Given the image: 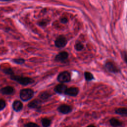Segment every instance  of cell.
<instances>
[{
    "mask_svg": "<svg viewBox=\"0 0 127 127\" xmlns=\"http://www.w3.org/2000/svg\"><path fill=\"white\" fill-rule=\"evenodd\" d=\"M11 79L12 80L17 82L19 84L25 86L32 83L34 82L33 79L31 78L23 77L19 76H15L14 75L11 76Z\"/></svg>",
    "mask_w": 127,
    "mask_h": 127,
    "instance_id": "1",
    "label": "cell"
},
{
    "mask_svg": "<svg viewBox=\"0 0 127 127\" xmlns=\"http://www.w3.org/2000/svg\"><path fill=\"white\" fill-rule=\"evenodd\" d=\"M34 93V91L31 89H23L20 92V98L23 101H27L33 97Z\"/></svg>",
    "mask_w": 127,
    "mask_h": 127,
    "instance_id": "2",
    "label": "cell"
},
{
    "mask_svg": "<svg viewBox=\"0 0 127 127\" xmlns=\"http://www.w3.org/2000/svg\"><path fill=\"white\" fill-rule=\"evenodd\" d=\"M57 81L61 83H67L71 81V76L68 71H64L61 73L57 77Z\"/></svg>",
    "mask_w": 127,
    "mask_h": 127,
    "instance_id": "3",
    "label": "cell"
},
{
    "mask_svg": "<svg viewBox=\"0 0 127 127\" xmlns=\"http://www.w3.org/2000/svg\"><path fill=\"white\" fill-rule=\"evenodd\" d=\"M67 44V40L64 35L59 36L55 41V46L58 48H62L66 46Z\"/></svg>",
    "mask_w": 127,
    "mask_h": 127,
    "instance_id": "4",
    "label": "cell"
},
{
    "mask_svg": "<svg viewBox=\"0 0 127 127\" xmlns=\"http://www.w3.org/2000/svg\"><path fill=\"white\" fill-rule=\"evenodd\" d=\"M105 68L109 71L112 73H118L120 71L119 68L115 65V64L111 61H108L105 63Z\"/></svg>",
    "mask_w": 127,
    "mask_h": 127,
    "instance_id": "5",
    "label": "cell"
},
{
    "mask_svg": "<svg viewBox=\"0 0 127 127\" xmlns=\"http://www.w3.org/2000/svg\"><path fill=\"white\" fill-rule=\"evenodd\" d=\"M78 93H79V89L77 88V87H71L67 89L65 93V94L68 95V96L75 97L77 96Z\"/></svg>",
    "mask_w": 127,
    "mask_h": 127,
    "instance_id": "6",
    "label": "cell"
},
{
    "mask_svg": "<svg viewBox=\"0 0 127 127\" xmlns=\"http://www.w3.org/2000/svg\"><path fill=\"white\" fill-rule=\"evenodd\" d=\"M69 57V54L66 51L60 52L55 57V61L57 62H63L67 60Z\"/></svg>",
    "mask_w": 127,
    "mask_h": 127,
    "instance_id": "7",
    "label": "cell"
},
{
    "mask_svg": "<svg viewBox=\"0 0 127 127\" xmlns=\"http://www.w3.org/2000/svg\"><path fill=\"white\" fill-rule=\"evenodd\" d=\"M58 110L59 112L62 114H67L70 113L71 111H72V109H71L70 106L68 105L62 104L58 107Z\"/></svg>",
    "mask_w": 127,
    "mask_h": 127,
    "instance_id": "8",
    "label": "cell"
},
{
    "mask_svg": "<svg viewBox=\"0 0 127 127\" xmlns=\"http://www.w3.org/2000/svg\"><path fill=\"white\" fill-rule=\"evenodd\" d=\"M67 89V86L66 84L64 83H61L55 86L54 91L56 93L60 94L64 93L65 94Z\"/></svg>",
    "mask_w": 127,
    "mask_h": 127,
    "instance_id": "9",
    "label": "cell"
},
{
    "mask_svg": "<svg viewBox=\"0 0 127 127\" xmlns=\"http://www.w3.org/2000/svg\"><path fill=\"white\" fill-rule=\"evenodd\" d=\"M41 106V101L35 99L30 102L28 104V107L31 109H39Z\"/></svg>",
    "mask_w": 127,
    "mask_h": 127,
    "instance_id": "10",
    "label": "cell"
},
{
    "mask_svg": "<svg viewBox=\"0 0 127 127\" xmlns=\"http://www.w3.org/2000/svg\"><path fill=\"white\" fill-rule=\"evenodd\" d=\"M14 92V89L13 87L7 86L3 87L0 90V92L4 95H11Z\"/></svg>",
    "mask_w": 127,
    "mask_h": 127,
    "instance_id": "11",
    "label": "cell"
},
{
    "mask_svg": "<svg viewBox=\"0 0 127 127\" xmlns=\"http://www.w3.org/2000/svg\"><path fill=\"white\" fill-rule=\"evenodd\" d=\"M13 109L16 112H19L23 108V104L21 101L19 100H15L13 104Z\"/></svg>",
    "mask_w": 127,
    "mask_h": 127,
    "instance_id": "12",
    "label": "cell"
},
{
    "mask_svg": "<svg viewBox=\"0 0 127 127\" xmlns=\"http://www.w3.org/2000/svg\"><path fill=\"white\" fill-rule=\"evenodd\" d=\"M109 122L110 125L113 127H118L122 125V123L118 119L115 118H111L109 120Z\"/></svg>",
    "mask_w": 127,
    "mask_h": 127,
    "instance_id": "13",
    "label": "cell"
},
{
    "mask_svg": "<svg viewBox=\"0 0 127 127\" xmlns=\"http://www.w3.org/2000/svg\"><path fill=\"white\" fill-rule=\"evenodd\" d=\"M115 112L116 114L122 115V116H127V108H119L115 110Z\"/></svg>",
    "mask_w": 127,
    "mask_h": 127,
    "instance_id": "14",
    "label": "cell"
},
{
    "mask_svg": "<svg viewBox=\"0 0 127 127\" xmlns=\"http://www.w3.org/2000/svg\"><path fill=\"white\" fill-rule=\"evenodd\" d=\"M84 76L85 80L87 82H90L94 79L93 75L89 71H85L84 74Z\"/></svg>",
    "mask_w": 127,
    "mask_h": 127,
    "instance_id": "15",
    "label": "cell"
},
{
    "mask_svg": "<svg viewBox=\"0 0 127 127\" xmlns=\"http://www.w3.org/2000/svg\"><path fill=\"white\" fill-rule=\"evenodd\" d=\"M51 96V95L46 91H44L43 92H41L39 95V97L41 98V99L43 100H46L48 99Z\"/></svg>",
    "mask_w": 127,
    "mask_h": 127,
    "instance_id": "16",
    "label": "cell"
},
{
    "mask_svg": "<svg viewBox=\"0 0 127 127\" xmlns=\"http://www.w3.org/2000/svg\"><path fill=\"white\" fill-rule=\"evenodd\" d=\"M41 123L43 127H48L51 124V121L48 118H43L42 119Z\"/></svg>",
    "mask_w": 127,
    "mask_h": 127,
    "instance_id": "17",
    "label": "cell"
},
{
    "mask_svg": "<svg viewBox=\"0 0 127 127\" xmlns=\"http://www.w3.org/2000/svg\"><path fill=\"white\" fill-rule=\"evenodd\" d=\"M75 49L76 51H81L83 50V48H84V45L82 43L80 42H77L76 43L75 45Z\"/></svg>",
    "mask_w": 127,
    "mask_h": 127,
    "instance_id": "18",
    "label": "cell"
},
{
    "mask_svg": "<svg viewBox=\"0 0 127 127\" xmlns=\"http://www.w3.org/2000/svg\"><path fill=\"white\" fill-rule=\"evenodd\" d=\"M3 72L6 74V75H10V76H13L14 75V72L13 70H12V68H5L3 70Z\"/></svg>",
    "mask_w": 127,
    "mask_h": 127,
    "instance_id": "19",
    "label": "cell"
},
{
    "mask_svg": "<svg viewBox=\"0 0 127 127\" xmlns=\"http://www.w3.org/2000/svg\"><path fill=\"white\" fill-rule=\"evenodd\" d=\"M25 60L23 59H14L13 60V62L14 63L17 64H19V65H22L23 64L25 63Z\"/></svg>",
    "mask_w": 127,
    "mask_h": 127,
    "instance_id": "20",
    "label": "cell"
},
{
    "mask_svg": "<svg viewBox=\"0 0 127 127\" xmlns=\"http://www.w3.org/2000/svg\"><path fill=\"white\" fill-rule=\"evenodd\" d=\"M6 106V103L4 100L0 99V111L3 110Z\"/></svg>",
    "mask_w": 127,
    "mask_h": 127,
    "instance_id": "21",
    "label": "cell"
},
{
    "mask_svg": "<svg viewBox=\"0 0 127 127\" xmlns=\"http://www.w3.org/2000/svg\"><path fill=\"white\" fill-rule=\"evenodd\" d=\"M24 127H40L39 126L34 123H28L25 124Z\"/></svg>",
    "mask_w": 127,
    "mask_h": 127,
    "instance_id": "22",
    "label": "cell"
},
{
    "mask_svg": "<svg viewBox=\"0 0 127 127\" xmlns=\"http://www.w3.org/2000/svg\"><path fill=\"white\" fill-rule=\"evenodd\" d=\"M122 57L125 61V62L126 63V64L127 65V52L125 51H123L121 53Z\"/></svg>",
    "mask_w": 127,
    "mask_h": 127,
    "instance_id": "23",
    "label": "cell"
},
{
    "mask_svg": "<svg viewBox=\"0 0 127 127\" xmlns=\"http://www.w3.org/2000/svg\"><path fill=\"white\" fill-rule=\"evenodd\" d=\"M38 25L40 26H41V27H44L45 26L47 25V23L46 22L44 21H40L39 22H38Z\"/></svg>",
    "mask_w": 127,
    "mask_h": 127,
    "instance_id": "24",
    "label": "cell"
},
{
    "mask_svg": "<svg viewBox=\"0 0 127 127\" xmlns=\"http://www.w3.org/2000/svg\"><path fill=\"white\" fill-rule=\"evenodd\" d=\"M60 21L63 24H66L68 22V19L66 18H63L60 19Z\"/></svg>",
    "mask_w": 127,
    "mask_h": 127,
    "instance_id": "25",
    "label": "cell"
},
{
    "mask_svg": "<svg viewBox=\"0 0 127 127\" xmlns=\"http://www.w3.org/2000/svg\"><path fill=\"white\" fill-rule=\"evenodd\" d=\"M86 127H95V126H94V125H90Z\"/></svg>",
    "mask_w": 127,
    "mask_h": 127,
    "instance_id": "26",
    "label": "cell"
}]
</instances>
